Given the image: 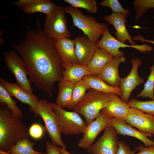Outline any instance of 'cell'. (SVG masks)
<instances>
[{"mask_svg": "<svg viewBox=\"0 0 154 154\" xmlns=\"http://www.w3.org/2000/svg\"><path fill=\"white\" fill-rule=\"evenodd\" d=\"M4 59L8 68L13 74L16 83L25 91L33 94L31 81L28 77L27 68L23 58L17 52L11 50L4 52Z\"/></svg>", "mask_w": 154, "mask_h": 154, "instance_id": "7", "label": "cell"}, {"mask_svg": "<svg viewBox=\"0 0 154 154\" xmlns=\"http://www.w3.org/2000/svg\"><path fill=\"white\" fill-rule=\"evenodd\" d=\"M117 134L114 127L109 125L102 135L87 149L88 152L92 154H116L119 142Z\"/></svg>", "mask_w": 154, "mask_h": 154, "instance_id": "10", "label": "cell"}, {"mask_svg": "<svg viewBox=\"0 0 154 154\" xmlns=\"http://www.w3.org/2000/svg\"><path fill=\"white\" fill-rule=\"evenodd\" d=\"M64 1L76 8H81L88 12L96 13L98 10L97 2L95 0H64Z\"/></svg>", "mask_w": 154, "mask_h": 154, "instance_id": "31", "label": "cell"}, {"mask_svg": "<svg viewBox=\"0 0 154 154\" xmlns=\"http://www.w3.org/2000/svg\"><path fill=\"white\" fill-rule=\"evenodd\" d=\"M150 73L143 90L136 97H148L154 100V64L150 68Z\"/></svg>", "mask_w": 154, "mask_h": 154, "instance_id": "32", "label": "cell"}, {"mask_svg": "<svg viewBox=\"0 0 154 154\" xmlns=\"http://www.w3.org/2000/svg\"><path fill=\"white\" fill-rule=\"evenodd\" d=\"M101 38L96 44L97 48L103 49L111 54L114 57L124 56V52L119 50V48L130 47L135 48L142 52H149L153 49L150 45L143 44L128 45L123 43L114 37L107 28Z\"/></svg>", "mask_w": 154, "mask_h": 154, "instance_id": "9", "label": "cell"}, {"mask_svg": "<svg viewBox=\"0 0 154 154\" xmlns=\"http://www.w3.org/2000/svg\"><path fill=\"white\" fill-rule=\"evenodd\" d=\"M66 13L71 16L74 25L83 31L84 35L95 43L108 28V25L97 22L94 17L85 15L78 8L71 5L65 7Z\"/></svg>", "mask_w": 154, "mask_h": 154, "instance_id": "4", "label": "cell"}, {"mask_svg": "<svg viewBox=\"0 0 154 154\" xmlns=\"http://www.w3.org/2000/svg\"><path fill=\"white\" fill-rule=\"evenodd\" d=\"M110 124V117L101 111L99 117L87 125L83 137L78 143V146L80 148L88 149L93 144L98 134Z\"/></svg>", "mask_w": 154, "mask_h": 154, "instance_id": "11", "label": "cell"}, {"mask_svg": "<svg viewBox=\"0 0 154 154\" xmlns=\"http://www.w3.org/2000/svg\"><path fill=\"white\" fill-rule=\"evenodd\" d=\"M37 111L38 116L42 118L44 122L51 142L56 146L66 149V146L62 139L61 133L58 126L55 113L50 102L44 99L39 100Z\"/></svg>", "mask_w": 154, "mask_h": 154, "instance_id": "8", "label": "cell"}, {"mask_svg": "<svg viewBox=\"0 0 154 154\" xmlns=\"http://www.w3.org/2000/svg\"><path fill=\"white\" fill-rule=\"evenodd\" d=\"M74 84L63 78L59 81L55 103L63 109L67 108L71 102Z\"/></svg>", "mask_w": 154, "mask_h": 154, "instance_id": "23", "label": "cell"}, {"mask_svg": "<svg viewBox=\"0 0 154 154\" xmlns=\"http://www.w3.org/2000/svg\"><path fill=\"white\" fill-rule=\"evenodd\" d=\"M114 58L111 54L106 50L97 48L87 66L90 75L97 76L104 68Z\"/></svg>", "mask_w": 154, "mask_h": 154, "instance_id": "22", "label": "cell"}, {"mask_svg": "<svg viewBox=\"0 0 154 154\" xmlns=\"http://www.w3.org/2000/svg\"><path fill=\"white\" fill-rule=\"evenodd\" d=\"M130 62L132 66L131 70L126 77L121 78L119 87L121 90L120 99L127 103L133 90L138 85L143 84L145 80L141 78L138 73V68L142 63V61L138 58L131 59Z\"/></svg>", "mask_w": 154, "mask_h": 154, "instance_id": "12", "label": "cell"}, {"mask_svg": "<svg viewBox=\"0 0 154 154\" xmlns=\"http://www.w3.org/2000/svg\"><path fill=\"white\" fill-rule=\"evenodd\" d=\"M124 56L114 57L102 70L97 76L107 84L113 86L119 87L120 78L118 72V67L120 63L125 62Z\"/></svg>", "mask_w": 154, "mask_h": 154, "instance_id": "20", "label": "cell"}, {"mask_svg": "<svg viewBox=\"0 0 154 154\" xmlns=\"http://www.w3.org/2000/svg\"><path fill=\"white\" fill-rule=\"evenodd\" d=\"M58 148L61 154H75L71 153L68 152L65 149L59 147H58Z\"/></svg>", "mask_w": 154, "mask_h": 154, "instance_id": "39", "label": "cell"}, {"mask_svg": "<svg viewBox=\"0 0 154 154\" xmlns=\"http://www.w3.org/2000/svg\"><path fill=\"white\" fill-rule=\"evenodd\" d=\"M83 99L73 110L84 117L87 125L96 119L101 111L111 100L108 93L90 88Z\"/></svg>", "mask_w": 154, "mask_h": 154, "instance_id": "3", "label": "cell"}, {"mask_svg": "<svg viewBox=\"0 0 154 154\" xmlns=\"http://www.w3.org/2000/svg\"><path fill=\"white\" fill-rule=\"evenodd\" d=\"M0 84L12 96L14 97L22 103L29 105L31 111L34 112L36 116H38L37 106L39 100L36 95L25 91L16 83H10L2 78L0 79Z\"/></svg>", "mask_w": 154, "mask_h": 154, "instance_id": "14", "label": "cell"}, {"mask_svg": "<svg viewBox=\"0 0 154 154\" xmlns=\"http://www.w3.org/2000/svg\"><path fill=\"white\" fill-rule=\"evenodd\" d=\"M90 88V86L83 79L75 84L71 101L67 108L73 110L83 99L86 96L87 91Z\"/></svg>", "mask_w": 154, "mask_h": 154, "instance_id": "26", "label": "cell"}, {"mask_svg": "<svg viewBox=\"0 0 154 154\" xmlns=\"http://www.w3.org/2000/svg\"><path fill=\"white\" fill-rule=\"evenodd\" d=\"M35 143L29 138L25 139L18 142L10 147L6 152L15 154H42V153L34 149Z\"/></svg>", "mask_w": 154, "mask_h": 154, "instance_id": "27", "label": "cell"}, {"mask_svg": "<svg viewBox=\"0 0 154 154\" xmlns=\"http://www.w3.org/2000/svg\"><path fill=\"white\" fill-rule=\"evenodd\" d=\"M127 103L130 108L137 109L145 113L154 116V100L142 101L131 98Z\"/></svg>", "mask_w": 154, "mask_h": 154, "instance_id": "30", "label": "cell"}, {"mask_svg": "<svg viewBox=\"0 0 154 154\" xmlns=\"http://www.w3.org/2000/svg\"><path fill=\"white\" fill-rule=\"evenodd\" d=\"M64 68L63 78L74 84L81 80L84 76L90 74L87 66L79 64L64 65Z\"/></svg>", "mask_w": 154, "mask_h": 154, "instance_id": "24", "label": "cell"}, {"mask_svg": "<svg viewBox=\"0 0 154 154\" xmlns=\"http://www.w3.org/2000/svg\"><path fill=\"white\" fill-rule=\"evenodd\" d=\"M65 7L57 5L55 8L45 18L43 33L55 40L71 36L65 16Z\"/></svg>", "mask_w": 154, "mask_h": 154, "instance_id": "6", "label": "cell"}, {"mask_svg": "<svg viewBox=\"0 0 154 154\" xmlns=\"http://www.w3.org/2000/svg\"><path fill=\"white\" fill-rule=\"evenodd\" d=\"M74 40L75 52L78 64L87 66L97 48L96 44L86 35L77 36Z\"/></svg>", "mask_w": 154, "mask_h": 154, "instance_id": "15", "label": "cell"}, {"mask_svg": "<svg viewBox=\"0 0 154 154\" xmlns=\"http://www.w3.org/2000/svg\"><path fill=\"white\" fill-rule=\"evenodd\" d=\"M126 17L123 14L112 13L110 15L104 16L103 19L114 27L116 31L114 34L117 40L123 43L127 40L131 45H135L136 44L126 28L125 23L127 22Z\"/></svg>", "mask_w": 154, "mask_h": 154, "instance_id": "17", "label": "cell"}, {"mask_svg": "<svg viewBox=\"0 0 154 154\" xmlns=\"http://www.w3.org/2000/svg\"><path fill=\"white\" fill-rule=\"evenodd\" d=\"M133 40L140 41L141 42H147L154 44V40H149L145 39L142 35H138L132 38Z\"/></svg>", "mask_w": 154, "mask_h": 154, "instance_id": "38", "label": "cell"}, {"mask_svg": "<svg viewBox=\"0 0 154 154\" xmlns=\"http://www.w3.org/2000/svg\"><path fill=\"white\" fill-rule=\"evenodd\" d=\"M133 4L135 11V22L136 23L148 9L154 8V0H135Z\"/></svg>", "mask_w": 154, "mask_h": 154, "instance_id": "29", "label": "cell"}, {"mask_svg": "<svg viewBox=\"0 0 154 154\" xmlns=\"http://www.w3.org/2000/svg\"><path fill=\"white\" fill-rule=\"evenodd\" d=\"M134 150L139 151V153L135 154H154V146L144 147L142 144L135 147Z\"/></svg>", "mask_w": 154, "mask_h": 154, "instance_id": "36", "label": "cell"}, {"mask_svg": "<svg viewBox=\"0 0 154 154\" xmlns=\"http://www.w3.org/2000/svg\"><path fill=\"white\" fill-rule=\"evenodd\" d=\"M125 122L143 133L154 135V116L152 115L130 108Z\"/></svg>", "mask_w": 154, "mask_h": 154, "instance_id": "13", "label": "cell"}, {"mask_svg": "<svg viewBox=\"0 0 154 154\" xmlns=\"http://www.w3.org/2000/svg\"><path fill=\"white\" fill-rule=\"evenodd\" d=\"M108 94L111 100L101 111L110 117H113L118 120L125 121L130 108L129 106L127 103L123 102L115 94Z\"/></svg>", "mask_w": 154, "mask_h": 154, "instance_id": "16", "label": "cell"}, {"mask_svg": "<svg viewBox=\"0 0 154 154\" xmlns=\"http://www.w3.org/2000/svg\"><path fill=\"white\" fill-rule=\"evenodd\" d=\"M13 4L21 8L26 13H41L46 15L51 13L57 6L50 0H20L13 2Z\"/></svg>", "mask_w": 154, "mask_h": 154, "instance_id": "18", "label": "cell"}, {"mask_svg": "<svg viewBox=\"0 0 154 154\" xmlns=\"http://www.w3.org/2000/svg\"><path fill=\"white\" fill-rule=\"evenodd\" d=\"M153 136H154V135H153Z\"/></svg>", "mask_w": 154, "mask_h": 154, "instance_id": "43", "label": "cell"}, {"mask_svg": "<svg viewBox=\"0 0 154 154\" xmlns=\"http://www.w3.org/2000/svg\"><path fill=\"white\" fill-rule=\"evenodd\" d=\"M11 97L4 87L0 84V103H5L14 116H23L21 111L17 106L15 101Z\"/></svg>", "mask_w": 154, "mask_h": 154, "instance_id": "28", "label": "cell"}, {"mask_svg": "<svg viewBox=\"0 0 154 154\" xmlns=\"http://www.w3.org/2000/svg\"><path fill=\"white\" fill-rule=\"evenodd\" d=\"M23 116H15L6 105H0V150L7 152L23 139L29 138V129L23 122Z\"/></svg>", "mask_w": 154, "mask_h": 154, "instance_id": "2", "label": "cell"}, {"mask_svg": "<svg viewBox=\"0 0 154 154\" xmlns=\"http://www.w3.org/2000/svg\"><path fill=\"white\" fill-rule=\"evenodd\" d=\"M42 154H46V153H42Z\"/></svg>", "mask_w": 154, "mask_h": 154, "instance_id": "41", "label": "cell"}, {"mask_svg": "<svg viewBox=\"0 0 154 154\" xmlns=\"http://www.w3.org/2000/svg\"><path fill=\"white\" fill-rule=\"evenodd\" d=\"M43 133V129L42 126L38 123L33 124L29 129V135L35 139H38L41 138Z\"/></svg>", "mask_w": 154, "mask_h": 154, "instance_id": "34", "label": "cell"}, {"mask_svg": "<svg viewBox=\"0 0 154 154\" xmlns=\"http://www.w3.org/2000/svg\"><path fill=\"white\" fill-rule=\"evenodd\" d=\"M90 86L91 88L103 92L113 93L120 96L121 94L119 87L109 85L98 76L89 74L83 78Z\"/></svg>", "mask_w": 154, "mask_h": 154, "instance_id": "25", "label": "cell"}, {"mask_svg": "<svg viewBox=\"0 0 154 154\" xmlns=\"http://www.w3.org/2000/svg\"><path fill=\"white\" fill-rule=\"evenodd\" d=\"M100 5L110 8L113 13L123 14L127 16L130 12L128 9L123 7L117 0H104L101 2Z\"/></svg>", "mask_w": 154, "mask_h": 154, "instance_id": "33", "label": "cell"}, {"mask_svg": "<svg viewBox=\"0 0 154 154\" xmlns=\"http://www.w3.org/2000/svg\"><path fill=\"white\" fill-rule=\"evenodd\" d=\"M6 153L7 154H13V153H7V152H6Z\"/></svg>", "mask_w": 154, "mask_h": 154, "instance_id": "42", "label": "cell"}, {"mask_svg": "<svg viewBox=\"0 0 154 154\" xmlns=\"http://www.w3.org/2000/svg\"><path fill=\"white\" fill-rule=\"evenodd\" d=\"M0 154H7L6 152L0 150Z\"/></svg>", "mask_w": 154, "mask_h": 154, "instance_id": "40", "label": "cell"}, {"mask_svg": "<svg viewBox=\"0 0 154 154\" xmlns=\"http://www.w3.org/2000/svg\"><path fill=\"white\" fill-rule=\"evenodd\" d=\"M136 151L132 150L130 146L124 141H119L116 154H135Z\"/></svg>", "mask_w": 154, "mask_h": 154, "instance_id": "35", "label": "cell"}, {"mask_svg": "<svg viewBox=\"0 0 154 154\" xmlns=\"http://www.w3.org/2000/svg\"><path fill=\"white\" fill-rule=\"evenodd\" d=\"M50 104L55 113L61 134L69 135L83 133L87 125L79 114L65 110L55 103H50Z\"/></svg>", "mask_w": 154, "mask_h": 154, "instance_id": "5", "label": "cell"}, {"mask_svg": "<svg viewBox=\"0 0 154 154\" xmlns=\"http://www.w3.org/2000/svg\"><path fill=\"white\" fill-rule=\"evenodd\" d=\"M111 124L116 129L117 134L123 136L128 135L136 138L141 141L146 147L154 146V141L149 138L153 135L143 133L137 130L125 121L110 117Z\"/></svg>", "mask_w": 154, "mask_h": 154, "instance_id": "19", "label": "cell"}, {"mask_svg": "<svg viewBox=\"0 0 154 154\" xmlns=\"http://www.w3.org/2000/svg\"><path fill=\"white\" fill-rule=\"evenodd\" d=\"M46 147V154H61L58 147L52 142L47 141Z\"/></svg>", "mask_w": 154, "mask_h": 154, "instance_id": "37", "label": "cell"}, {"mask_svg": "<svg viewBox=\"0 0 154 154\" xmlns=\"http://www.w3.org/2000/svg\"><path fill=\"white\" fill-rule=\"evenodd\" d=\"M56 40L39 29L29 30L13 47L24 60L31 81L52 98L54 83L63 78L64 64Z\"/></svg>", "mask_w": 154, "mask_h": 154, "instance_id": "1", "label": "cell"}, {"mask_svg": "<svg viewBox=\"0 0 154 154\" xmlns=\"http://www.w3.org/2000/svg\"><path fill=\"white\" fill-rule=\"evenodd\" d=\"M55 46L64 66L78 64L75 52V42L68 38L56 40Z\"/></svg>", "mask_w": 154, "mask_h": 154, "instance_id": "21", "label": "cell"}]
</instances>
